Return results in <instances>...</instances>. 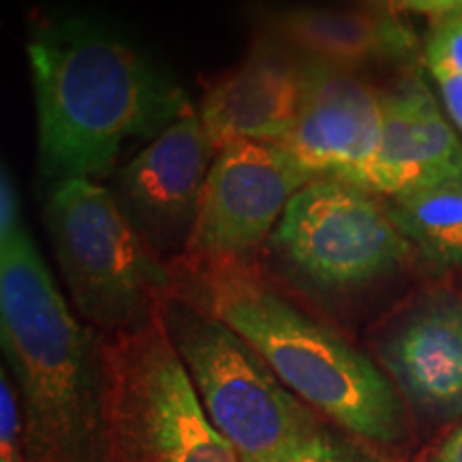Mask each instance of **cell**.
I'll list each match as a JSON object with an SVG mask.
<instances>
[{"label": "cell", "instance_id": "6da1fadb", "mask_svg": "<svg viewBox=\"0 0 462 462\" xmlns=\"http://www.w3.org/2000/svg\"><path fill=\"white\" fill-rule=\"evenodd\" d=\"M39 163L56 184L109 176L129 142H152L193 114L189 95L112 24L58 15L28 42Z\"/></svg>", "mask_w": 462, "mask_h": 462}, {"label": "cell", "instance_id": "7a4b0ae2", "mask_svg": "<svg viewBox=\"0 0 462 462\" xmlns=\"http://www.w3.org/2000/svg\"><path fill=\"white\" fill-rule=\"evenodd\" d=\"M170 270L171 296L245 338L323 420L364 443L396 446L404 437L402 398L388 374L330 323L289 300L262 262L180 253Z\"/></svg>", "mask_w": 462, "mask_h": 462}, {"label": "cell", "instance_id": "3957f363", "mask_svg": "<svg viewBox=\"0 0 462 462\" xmlns=\"http://www.w3.org/2000/svg\"><path fill=\"white\" fill-rule=\"evenodd\" d=\"M0 343L26 462H118L103 334L75 317L28 229L0 246Z\"/></svg>", "mask_w": 462, "mask_h": 462}, {"label": "cell", "instance_id": "277c9868", "mask_svg": "<svg viewBox=\"0 0 462 462\" xmlns=\"http://www.w3.org/2000/svg\"><path fill=\"white\" fill-rule=\"evenodd\" d=\"M43 217L71 306L90 328L118 337L161 319L170 262L133 227L112 190L86 178L54 184Z\"/></svg>", "mask_w": 462, "mask_h": 462}, {"label": "cell", "instance_id": "5b68a950", "mask_svg": "<svg viewBox=\"0 0 462 462\" xmlns=\"http://www.w3.org/2000/svg\"><path fill=\"white\" fill-rule=\"evenodd\" d=\"M161 321L206 415L240 462H276L326 421L217 317L170 296Z\"/></svg>", "mask_w": 462, "mask_h": 462}, {"label": "cell", "instance_id": "8992f818", "mask_svg": "<svg viewBox=\"0 0 462 462\" xmlns=\"http://www.w3.org/2000/svg\"><path fill=\"white\" fill-rule=\"evenodd\" d=\"M265 246L287 279L330 302L388 279L413 251L377 195L338 178L298 190Z\"/></svg>", "mask_w": 462, "mask_h": 462}, {"label": "cell", "instance_id": "52a82bcc", "mask_svg": "<svg viewBox=\"0 0 462 462\" xmlns=\"http://www.w3.org/2000/svg\"><path fill=\"white\" fill-rule=\"evenodd\" d=\"M118 462H240L215 429L163 321L103 337Z\"/></svg>", "mask_w": 462, "mask_h": 462}, {"label": "cell", "instance_id": "ba28073f", "mask_svg": "<svg viewBox=\"0 0 462 462\" xmlns=\"http://www.w3.org/2000/svg\"><path fill=\"white\" fill-rule=\"evenodd\" d=\"M313 173L274 143L236 142L218 150L182 253L259 262L289 201Z\"/></svg>", "mask_w": 462, "mask_h": 462}, {"label": "cell", "instance_id": "9c48e42d", "mask_svg": "<svg viewBox=\"0 0 462 462\" xmlns=\"http://www.w3.org/2000/svg\"><path fill=\"white\" fill-rule=\"evenodd\" d=\"M217 150L193 112L148 142L116 173L114 198L159 255L187 248Z\"/></svg>", "mask_w": 462, "mask_h": 462}, {"label": "cell", "instance_id": "30bf717a", "mask_svg": "<svg viewBox=\"0 0 462 462\" xmlns=\"http://www.w3.org/2000/svg\"><path fill=\"white\" fill-rule=\"evenodd\" d=\"M381 97L345 69L306 60V90L293 129L281 143L315 178L368 190L381 146Z\"/></svg>", "mask_w": 462, "mask_h": 462}, {"label": "cell", "instance_id": "8fae6325", "mask_svg": "<svg viewBox=\"0 0 462 462\" xmlns=\"http://www.w3.org/2000/svg\"><path fill=\"white\" fill-rule=\"evenodd\" d=\"M379 368L420 418H462V300L432 293L379 334Z\"/></svg>", "mask_w": 462, "mask_h": 462}, {"label": "cell", "instance_id": "7c38bea8", "mask_svg": "<svg viewBox=\"0 0 462 462\" xmlns=\"http://www.w3.org/2000/svg\"><path fill=\"white\" fill-rule=\"evenodd\" d=\"M304 90V58L263 32L245 60L206 90L199 120L217 152L236 142L276 146L296 125Z\"/></svg>", "mask_w": 462, "mask_h": 462}, {"label": "cell", "instance_id": "4fadbf2b", "mask_svg": "<svg viewBox=\"0 0 462 462\" xmlns=\"http://www.w3.org/2000/svg\"><path fill=\"white\" fill-rule=\"evenodd\" d=\"M379 97L383 126L368 190L390 199L462 187V143L421 75H404Z\"/></svg>", "mask_w": 462, "mask_h": 462}, {"label": "cell", "instance_id": "5bb4252c", "mask_svg": "<svg viewBox=\"0 0 462 462\" xmlns=\"http://www.w3.org/2000/svg\"><path fill=\"white\" fill-rule=\"evenodd\" d=\"M263 26L304 60L345 71L407 56L415 45L411 31L383 9H276L263 14Z\"/></svg>", "mask_w": 462, "mask_h": 462}, {"label": "cell", "instance_id": "9a60e30c", "mask_svg": "<svg viewBox=\"0 0 462 462\" xmlns=\"http://www.w3.org/2000/svg\"><path fill=\"white\" fill-rule=\"evenodd\" d=\"M402 238L437 265H462V187L418 190L385 201Z\"/></svg>", "mask_w": 462, "mask_h": 462}, {"label": "cell", "instance_id": "2e32d148", "mask_svg": "<svg viewBox=\"0 0 462 462\" xmlns=\"http://www.w3.org/2000/svg\"><path fill=\"white\" fill-rule=\"evenodd\" d=\"M276 462H379L356 437L345 430L332 429L330 421H323L313 435L296 443Z\"/></svg>", "mask_w": 462, "mask_h": 462}, {"label": "cell", "instance_id": "e0dca14e", "mask_svg": "<svg viewBox=\"0 0 462 462\" xmlns=\"http://www.w3.org/2000/svg\"><path fill=\"white\" fill-rule=\"evenodd\" d=\"M0 462H26L20 396L7 368L0 373Z\"/></svg>", "mask_w": 462, "mask_h": 462}, {"label": "cell", "instance_id": "ac0fdd59", "mask_svg": "<svg viewBox=\"0 0 462 462\" xmlns=\"http://www.w3.org/2000/svg\"><path fill=\"white\" fill-rule=\"evenodd\" d=\"M426 60L462 75V11L441 17L426 45Z\"/></svg>", "mask_w": 462, "mask_h": 462}, {"label": "cell", "instance_id": "d6986e66", "mask_svg": "<svg viewBox=\"0 0 462 462\" xmlns=\"http://www.w3.org/2000/svg\"><path fill=\"white\" fill-rule=\"evenodd\" d=\"M24 229L26 225L22 223L15 178L9 167L3 165V173H0V246H7Z\"/></svg>", "mask_w": 462, "mask_h": 462}, {"label": "cell", "instance_id": "ffe728a7", "mask_svg": "<svg viewBox=\"0 0 462 462\" xmlns=\"http://www.w3.org/2000/svg\"><path fill=\"white\" fill-rule=\"evenodd\" d=\"M432 78L441 90L443 106H446L452 123L462 131V75L443 65H429Z\"/></svg>", "mask_w": 462, "mask_h": 462}, {"label": "cell", "instance_id": "44dd1931", "mask_svg": "<svg viewBox=\"0 0 462 462\" xmlns=\"http://www.w3.org/2000/svg\"><path fill=\"white\" fill-rule=\"evenodd\" d=\"M429 462H462V421L439 443Z\"/></svg>", "mask_w": 462, "mask_h": 462}, {"label": "cell", "instance_id": "7402d4cb", "mask_svg": "<svg viewBox=\"0 0 462 462\" xmlns=\"http://www.w3.org/2000/svg\"><path fill=\"white\" fill-rule=\"evenodd\" d=\"M402 9L418 11V14L429 15H449L462 11V0H401Z\"/></svg>", "mask_w": 462, "mask_h": 462}, {"label": "cell", "instance_id": "603a6c76", "mask_svg": "<svg viewBox=\"0 0 462 462\" xmlns=\"http://www.w3.org/2000/svg\"><path fill=\"white\" fill-rule=\"evenodd\" d=\"M364 3H371L373 9H383V11H390V14H396V15H398V11H402L401 0H364Z\"/></svg>", "mask_w": 462, "mask_h": 462}]
</instances>
